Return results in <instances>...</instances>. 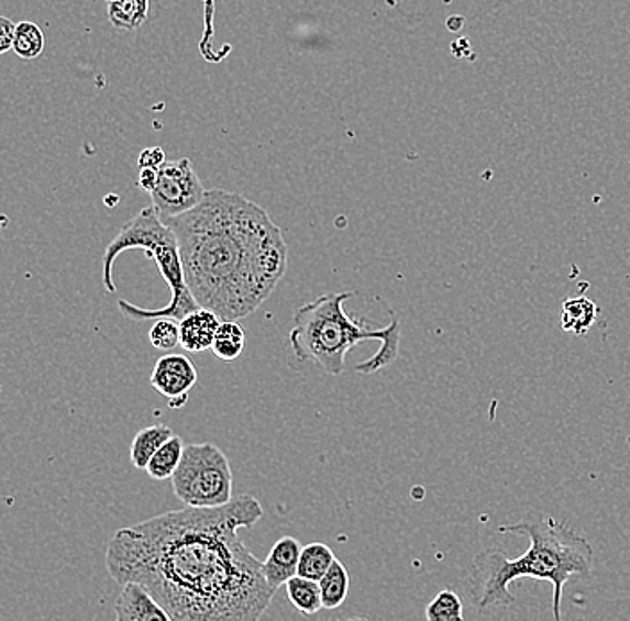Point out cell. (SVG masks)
I'll return each instance as SVG.
<instances>
[{
    "label": "cell",
    "mask_w": 630,
    "mask_h": 621,
    "mask_svg": "<svg viewBox=\"0 0 630 621\" xmlns=\"http://www.w3.org/2000/svg\"><path fill=\"white\" fill-rule=\"evenodd\" d=\"M202 2H207V4H213V2H215V0H202Z\"/></svg>",
    "instance_id": "cell-28"
},
{
    "label": "cell",
    "mask_w": 630,
    "mask_h": 621,
    "mask_svg": "<svg viewBox=\"0 0 630 621\" xmlns=\"http://www.w3.org/2000/svg\"><path fill=\"white\" fill-rule=\"evenodd\" d=\"M173 429L167 424H153L147 429L140 430L131 444L130 458L136 469H145L153 458L154 453L158 452L159 446L173 437Z\"/></svg>",
    "instance_id": "cell-13"
},
{
    "label": "cell",
    "mask_w": 630,
    "mask_h": 621,
    "mask_svg": "<svg viewBox=\"0 0 630 621\" xmlns=\"http://www.w3.org/2000/svg\"><path fill=\"white\" fill-rule=\"evenodd\" d=\"M285 588H287L290 603L301 614L313 617L323 609V595H321V586H319L318 580L296 575V577L290 578L289 583L285 584Z\"/></svg>",
    "instance_id": "cell-14"
},
{
    "label": "cell",
    "mask_w": 630,
    "mask_h": 621,
    "mask_svg": "<svg viewBox=\"0 0 630 621\" xmlns=\"http://www.w3.org/2000/svg\"><path fill=\"white\" fill-rule=\"evenodd\" d=\"M335 561L332 548L324 543H310L301 550L298 575L321 580Z\"/></svg>",
    "instance_id": "cell-19"
},
{
    "label": "cell",
    "mask_w": 630,
    "mask_h": 621,
    "mask_svg": "<svg viewBox=\"0 0 630 621\" xmlns=\"http://www.w3.org/2000/svg\"><path fill=\"white\" fill-rule=\"evenodd\" d=\"M44 48L45 34L38 25L30 22V20L16 24L15 42H13V51H15L16 56L22 59L38 58L40 54L44 53Z\"/></svg>",
    "instance_id": "cell-20"
},
{
    "label": "cell",
    "mask_w": 630,
    "mask_h": 621,
    "mask_svg": "<svg viewBox=\"0 0 630 621\" xmlns=\"http://www.w3.org/2000/svg\"><path fill=\"white\" fill-rule=\"evenodd\" d=\"M165 153L162 147H147L139 156V169H159L165 164Z\"/></svg>",
    "instance_id": "cell-23"
},
{
    "label": "cell",
    "mask_w": 630,
    "mask_h": 621,
    "mask_svg": "<svg viewBox=\"0 0 630 621\" xmlns=\"http://www.w3.org/2000/svg\"><path fill=\"white\" fill-rule=\"evenodd\" d=\"M446 25L447 30H452L457 33V31L462 30V25H464V19H461V16H450V19H447Z\"/></svg>",
    "instance_id": "cell-26"
},
{
    "label": "cell",
    "mask_w": 630,
    "mask_h": 621,
    "mask_svg": "<svg viewBox=\"0 0 630 621\" xmlns=\"http://www.w3.org/2000/svg\"><path fill=\"white\" fill-rule=\"evenodd\" d=\"M500 532L527 535L530 546L518 559L498 548L484 550L473 559L472 597L480 609L516 602L509 584L520 578L546 580L554 586V617L561 620L564 586L572 577L592 574L593 546L584 535L554 520L518 521Z\"/></svg>",
    "instance_id": "cell-3"
},
{
    "label": "cell",
    "mask_w": 630,
    "mask_h": 621,
    "mask_svg": "<svg viewBox=\"0 0 630 621\" xmlns=\"http://www.w3.org/2000/svg\"><path fill=\"white\" fill-rule=\"evenodd\" d=\"M158 184V169H140L139 187L144 192L151 193Z\"/></svg>",
    "instance_id": "cell-25"
},
{
    "label": "cell",
    "mask_w": 630,
    "mask_h": 621,
    "mask_svg": "<svg viewBox=\"0 0 630 621\" xmlns=\"http://www.w3.org/2000/svg\"><path fill=\"white\" fill-rule=\"evenodd\" d=\"M159 218L165 222L198 207L207 196L198 173L188 158L165 162L158 169V184L150 193Z\"/></svg>",
    "instance_id": "cell-7"
},
{
    "label": "cell",
    "mask_w": 630,
    "mask_h": 621,
    "mask_svg": "<svg viewBox=\"0 0 630 621\" xmlns=\"http://www.w3.org/2000/svg\"><path fill=\"white\" fill-rule=\"evenodd\" d=\"M150 341L159 352H170L179 344V321L170 318L156 319L150 330Z\"/></svg>",
    "instance_id": "cell-22"
},
{
    "label": "cell",
    "mask_w": 630,
    "mask_h": 621,
    "mask_svg": "<svg viewBox=\"0 0 630 621\" xmlns=\"http://www.w3.org/2000/svg\"><path fill=\"white\" fill-rule=\"evenodd\" d=\"M173 491L187 507H221L233 500L230 461L215 444H187Z\"/></svg>",
    "instance_id": "cell-6"
},
{
    "label": "cell",
    "mask_w": 630,
    "mask_h": 621,
    "mask_svg": "<svg viewBox=\"0 0 630 621\" xmlns=\"http://www.w3.org/2000/svg\"><path fill=\"white\" fill-rule=\"evenodd\" d=\"M321 595H323V609L333 611L346 602L350 595V574L341 561H333L324 577L319 580Z\"/></svg>",
    "instance_id": "cell-17"
},
{
    "label": "cell",
    "mask_w": 630,
    "mask_h": 621,
    "mask_svg": "<svg viewBox=\"0 0 630 621\" xmlns=\"http://www.w3.org/2000/svg\"><path fill=\"white\" fill-rule=\"evenodd\" d=\"M16 25L10 19H0V53L4 54L13 48L15 42Z\"/></svg>",
    "instance_id": "cell-24"
},
{
    "label": "cell",
    "mask_w": 630,
    "mask_h": 621,
    "mask_svg": "<svg viewBox=\"0 0 630 621\" xmlns=\"http://www.w3.org/2000/svg\"><path fill=\"white\" fill-rule=\"evenodd\" d=\"M107 201H108V204H110V207H111V202H113V198H108ZM115 201H119V198H115Z\"/></svg>",
    "instance_id": "cell-27"
},
{
    "label": "cell",
    "mask_w": 630,
    "mask_h": 621,
    "mask_svg": "<svg viewBox=\"0 0 630 621\" xmlns=\"http://www.w3.org/2000/svg\"><path fill=\"white\" fill-rule=\"evenodd\" d=\"M264 518L251 495L221 507H187L117 530L107 568L117 584L153 592L170 621H255L276 591L239 530Z\"/></svg>",
    "instance_id": "cell-1"
},
{
    "label": "cell",
    "mask_w": 630,
    "mask_h": 621,
    "mask_svg": "<svg viewBox=\"0 0 630 621\" xmlns=\"http://www.w3.org/2000/svg\"><path fill=\"white\" fill-rule=\"evenodd\" d=\"M185 443L184 439L174 434L169 441H165L159 446L158 452L154 453L145 472L150 473L153 480H169L178 469L181 458H184Z\"/></svg>",
    "instance_id": "cell-15"
},
{
    "label": "cell",
    "mask_w": 630,
    "mask_h": 621,
    "mask_svg": "<svg viewBox=\"0 0 630 621\" xmlns=\"http://www.w3.org/2000/svg\"><path fill=\"white\" fill-rule=\"evenodd\" d=\"M350 292H327L294 312L290 347L299 362H313L327 375L339 376L346 369V355L361 342L380 341L378 352L355 367L361 375H373L390 366L400 355V323L393 319L389 326L371 330L366 321L347 315L344 303L355 298Z\"/></svg>",
    "instance_id": "cell-4"
},
{
    "label": "cell",
    "mask_w": 630,
    "mask_h": 621,
    "mask_svg": "<svg viewBox=\"0 0 630 621\" xmlns=\"http://www.w3.org/2000/svg\"><path fill=\"white\" fill-rule=\"evenodd\" d=\"M246 350V332L236 321L222 319L221 326L217 330L212 352L219 361L233 362L241 357Z\"/></svg>",
    "instance_id": "cell-18"
},
{
    "label": "cell",
    "mask_w": 630,
    "mask_h": 621,
    "mask_svg": "<svg viewBox=\"0 0 630 621\" xmlns=\"http://www.w3.org/2000/svg\"><path fill=\"white\" fill-rule=\"evenodd\" d=\"M108 19L119 31H135L150 16V0H111Z\"/></svg>",
    "instance_id": "cell-16"
},
{
    "label": "cell",
    "mask_w": 630,
    "mask_h": 621,
    "mask_svg": "<svg viewBox=\"0 0 630 621\" xmlns=\"http://www.w3.org/2000/svg\"><path fill=\"white\" fill-rule=\"evenodd\" d=\"M598 307L589 298L566 299L561 309V328L564 332L575 333V335H586L597 321Z\"/></svg>",
    "instance_id": "cell-12"
},
{
    "label": "cell",
    "mask_w": 630,
    "mask_h": 621,
    "mask_svg": "<svg viewBox=\"0 0 630 621\" xmlns=\"http://www.w3.org/2000/svg\"><path fill=\"white\" fill-rule=\"evenodd\" d=\"M424 617L429 621H461L464 618L461 597L452 589H444L429 603Z\"/></svg>",
    "instance_id": "cell-21"
},
{
    "label": "cell",
    "mask_w": 630,
    "mask_h": 621,
    "mask_svg": "<svg viewBox=\"0 0 630 621\" xmlns=\"http://www.w3.org/2000/svg\"><path fill=\"white\" fill-rule=\"evenodd\" d=\"M113 609L119 621H170L169 614L153 597V592L139 583L122 586Z\"/></svg>",
    "instance_id": "cell-9"
},
{
    "label": "cell",
    "mask_w": 630,
    "mask_h": 621,
    "mask_svg": "<svg viewBox=\"0 0 630 621\" xmlns=\"http://www.w3.org/2000/svg\"><path fill=\"white\" fill-rule=\"evenodd\" d=\"M198 381V369L187 355H165L154 364L151 386L169 400L173 409H181L188 401V392Z\"/></svg>",
    "instance_id": "cell-8"
},
{
    "label": "cell",
    "mask_w": 630,
    "mask_h": 621,
    "mask_svg": "<svg viewBox=\"0 0 630 621\" xmlns=\"http://www.w3.org/2000/svg\"><path fill=\"white\" fill-rule=\"evenodd\" d=\"M222 318L213 310L199 309L179 319V344L188 353H202L212 350L217 330L221 326Z\"/></svg>",
    "instance_id": "cell-10"
},
{
    "label": "cell",
    "mask_w": 630,
    "mask_h": 621,
    "mask_svg": "<svg viewBox=\"0 0 630 621\" xmlns=\"http://www.w3.org/2000/svg\"><path fill=\"white\" fill-rule=\"evenodd\" d=\"M169 226L194 298L226 321L258 310L287 270L284 232L241 193L207 190L198 207L170 219Z\"/></svg>",
    "instance_id": "cell-2"
},
{
    "label": "cell",
    "mask_w": 630,
    "mask_h": 621,
    "mask_svg": "<svg viewBox=\"0 0 630 621\" xmlns=\"http://www.w3.org/2000/svg\"><path fill=\"white\" fill-rule=\"evenodd\" d=\"M142 249L145 255L153 258L158 265L159 275L165 284L169 285L170 303L162 309H142L121 299L119 310L125 319L131 321H151V319L170 318L184 319L187 313L199 309L198 301L194 298L185 278L184 260L179 241L169 222L159 218L158 210L147 207L131 219L119 235L111 241L107 253L102 256V284L107 287L108 295L117 292L115 278H113V265L124 251Z\"/></svg>",
    "instance_id": "cell-5"
},
{
    "label": "cell",
    "mask_w": 630,
    "mask_h": 621,
    "mask_svg": "<svg viewBox=\"0 0 630 621\" xmlns=\"http://www.w3.org/2000/svg\"><path fill=\"white\" fill-rule=\"evenodd\" d=\"M107 2H111V0H107Z\"/></svg>",
    "instance_id": "cell-29"
},
{
    "label": "cell",
    "mask_w": 630,
    "mask_h": 621,
    "mask_svg": "<svg viewBox=\"0 0 630 621\" xmlns=\"http://www.w3.org/2000/svg\"><path fill=\"white\" fill-rule=\"evenodd\" d=\"M301 550H303V546L299 544V541L287 535V537L276 541L273 544V548H270L269 555H267V559L262 561V572H264L265 580L269 583L270 588L275 589V591L284 588L290 578L298 575Z\"/></svg>",
    "instance_id": "cell-11"
}]
</instances>
